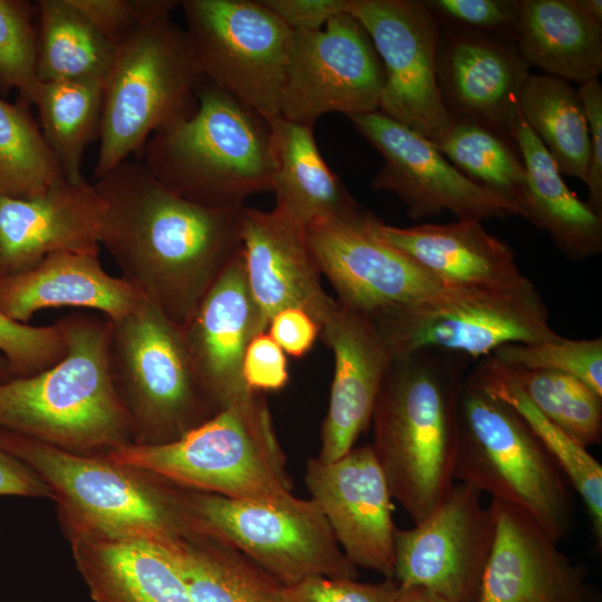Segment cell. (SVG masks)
Listing matches in <instances>:
<instances>
[{"label": "cell", "instance_id": "cell-1", "mask_svg": "<svg viewBox=\"0 0 602 602\" xmlns=\"http://www.w3.org/2000/svg\"><path fill=\"white\" fill-rule=\"evenodd\" d=\"M101 201L99 245L122 278L183 327L241 251V207H208L156 179L142 161L126 159L96 179Z\"/></svg>", "mask_w": 602, "mask_h": 602}, {"label": "cell", "instance_id": "cell-2", "mask_svg": "<svg viewBox=\"0 0 602 602\" xmlns=\"http://www.w3.org/2000/svg\"><path fill=\"white\" fill-rule=\"evenodd\" d=\"M458 370L421 350L392 357L370 424L392 498L421 523L454 486L459 441Z\"/></svg>", "mask_w": 602, "mask_h": 602}, {"label": "cell", "instance_id": "cell-3", "mask_svg": "<svg viewBox=\"0 0 602 602\" xmlns=\"http://www.w3.org/2000/svg\"><path fill=\"white\" fill-rule=\"evenodd\" d=\"M56 322L65 356L38 373L0 382V428L78 454L132 443L108 369L109 320L74 311Z\"/></svg>", "mask_w": 602, "mask_h": 602}, {"label": "cell", "instance_id": "cell-4", "mask_svg": "<svg viewBox=\"0 0 602 602\" xmlns=\"http://www.w3.org/2000/svg\"><path fill=\"white\" fill-rule=\"evenodd\" d=\"M105 456L188 491L262 502L293 496L284 453L260 392L236 398L175 440L132 441Z\"/></svg>", "mask_w": 602, "mask_h": 602}, {"label": "cell", "instance_id": "cell-5", "mask_svg": "<svg viewBox=\"0 0 602 602\" xmlns=\"http://www.w3.org/2000/svg\"><path fill=\"white\" fill-rule=\"evenodd\" d=\"M187 120L155 133L140 161L164 186L208 207L272 192L270 123L203 78Z\"/></svg>", "mask_w": 602, "mask_h": 602}, {"label": "cell", "instance_id": "cell-6", "mask_svg": "<svg viewBox=\"0 0 602 602\" xmlns=\"http://www.w3.org/2000/svg\"><path fill=\"white\" fill-rule=\"evenodd\" d=\"M202 80L187 32L171 14L148 21L120 43L103 81L94 177L130 155L142 157L152 135L191 118Z\"/></svg>", "mask_w": 602, "mask_h": 602}, {"label": "cell", "instance_id": "cell-7", "mask_svg": "<svg viewBox=\"0 0 602 602\" xmlns=\"http://www.w3.org/2000/svg\"><path fill=\"white\" fill-rule=\"evenodd\" d=\"M0 447L48 486L70 534L138 537L166 544L186 535L173 489L105 455L64 450L0 428Z\"/></svg>", "mask_w": 602, "mask_h": 602}, {"label": "cell", "instance_id": "cell-8", "mask_svg": "<svg viewBox=\"0 0 602 602\" xmlns=\"http://www.w3.org/2000/svg\"><path fill=\"white\" fill-rule=\"evenodd\" d=\"M108 369L132 425L133 443L175 440L220 410L208 396L182 328L143 300L109 320Z\"/></svg>", "mask_w": 602, "mask_h": 602}, {"label": "cell", "instance_id": "cell-9", "mask_svg": "<svg viewBox=\"0 0 602 602\" xmlns=\"http://www.w3.org/2000/svg\"><path fill=\"white\" fill-rule=\"evenodd\" d=\"M454 478L522 509L556 543L571 532L561 467L511 406L466 381Z\"/></svg>", "mask_w": 602, "mask_h": 602}, {"label": "cell", "instance_id": "cell-10", "mask_svg": "<svg viewBox=\"0 0 602 602\" xmlns=\"http://www.w3.org/2000/svg\"><path fill=\"white\" fill-rule=\"evenodd\" d=\"M173 496L186 534L236 550L283 586L318 575L358 577L311 498L262 502L195 491Z\"/></svg>", "mask_w": 602, "mask_h": 602}, {"label": "cell", "instance_id": "cell-11", "mask_svg": "<svg viewBox=\"0 0 602 602\" xmlns=\"http://www.w3.org/2000/svg\"><path fill=\"white\" fill-rule=\"evenodd\" d=\"M367 319L391 357L421 350L488 357L505 344L562 337L550 327L547 309L527 278L508 287H444Z\"/></svg>", "mask_w": 602, "mask_h": 602}, {"label": "cell", "instance_id": "cell-12", "mask_svg": "<svg viewBox=\"0 0 602 602\" xmlns=\"http://www.w3.org/2000/svg\"><path fill=\"white\" fill-rule=\"evenodd\" d=\"M179 6L202 77L268 122L281 116L292 31L261 0Z\"/></svg>", "mask_w": 602, "mask_h": 602}, {"label": "cell", "instance_id": "cell-13", "mask_svg": "<svg viewBox=\"0 0 602 602\" xmlns=\"http://www.w3.org/2000/svg\"><path fill=\"white\" fill-rule=\"evenodd\" d=\"M385 70L370 36L349 12L314 31H292L281 116L313 126L322 115L379 110Z\"/></svg>", "mask_w": 602, "mask_h": 602}, {"label": "cell", "instance_id": "cell-14", "mask_svg": "<svg viewBox=\"0 0 602 602\" xmlns=\"http://www.w3.org/2000/svg\"><path fill=\"white\" fill-rule=\"evenodd\" d=\"M385 70L379 111L431 143L449 126L438 87L440 25L418 0H348Z\"/></svg>", "mask_w": 602, "mask_h": 602}, {"label": "cell", "instance_id": "cell-15", "mask_svg": "<svg viewBox=\"0 0 602 602\" xmlns=\"http://www.w3.org/2000/svg\"><path fill=\"white\" fill-rule=\"evenodd\" d=\"M480 492L458 483L409 530L395 531V577L399 586H421L447 602H476L491 553L494 520Z\"/></svg>", "mask_w": 602, "mask_h": 602}, {"label": "cell", "instance_id": "cell-16", "mask_svg": "<svg viewBox=\"0 0 602 602\" xmlns=\"http://www.w3.org/2000/svg\"><path fill=\"white\" fill-rule=\"evenodd\" d=\"M348 118L383 158L371 188L397 195L412 220L444 211L478 222L521 215L515 203L469 181L430 140L381 111Z\"/></svg>", "mask_w": 602, "mask_h": 602}, {"label": "cell", "instance_id": "cell-17", "mask_svg": "<svg viewBox=\"0 0 602 602\" xmlns=\"http://www.w3.org/2000/svg\"><path fill=\"white\" fill-rule=\"evenodd\" d=\"M371 212L352 220H319L307 225L317 265L337 301L367 318L416 302L444 287L402 253L379 239Z\"/></svg>", "mask_w": 602, "mask_h": 602}, {"label": "cell", "instance_id": "cell-18", "mask_svg": "<svg viewBox=\"0 0 602 602\" xmlns=\"http://www.w3.org/2000/svg\"><path fill=\"white\" fill-rule=\"evenodd\" d=\"M304 480L347 559L394 579L392 496L371 445L330 463L309 459Z\"/></svg>", "mask_w": 602, "mask_h": 602}, {"label": "cell", "instance_id": "cell-19", "mask_svg": "<svg viewBox=\"0 0 602 602\" xmlns=\"http://www.w3.org/2000/svg\"><path fill=\"white\" fill-rule=\"evenodd\" d=\"M241 245L247 285L264 323L269 326L276 312L295 308L321 328L336 299L321 284L307 226L275 206L262 211L244 205Z\"/></svg>", "mask_w": 602, "mask_h": 602}, {"label": "cell", "instance_id": "cell-20", "mask_svg": "<svg viewBox=\"0 0 602 602\" xmlns=\"http://www.w3.org/2000/svg\"><path fill=\"white\" fill-rule=\"evenodd\" d=\"M528 76L530 65L511 39L452 29L440 35L437 80L453 118L476 120L512 138Z\"/></svg>", "mask_w": 602, "mask_h": 602}, {"label": "cell", "instance_id": "cell-21", "mask_svg": "<svg viewBox=\"0 0 602 602\" xmlns=\"http://www.w3.org/2000/svg\"><path fill=\"white\" fill-rule=\"evenodd\" d=\"M101 201L94 183L66 178L30 197L0 195V281L57 252L98 254Z\"/></svg>", "mask_w": 602, "mask_h": 602}, {"label": "cell", "instance_id": "cell-22", "mask_svg": "<svg viewBox=\"0 0 602 602\" xmlns=\"http://www.w3.org/2000/svg\"><path fill=\"white\" fill-rule=\"evenodd\" d=\"M494 537L476 602H586L582 569L525 512L492 499Z\"/></svg>", "mask_w": 602, "mask_h": 602}, {"label": "cell", "instance_id": "cell-23", "mask_svg": "<svg viewBox=\"0 0 602 602\" xmlns=\"http://www.w3.org/2000/svg\"><path fill=\"white\" fill-rule=\"evenodd\" d=\"M196 371L219 410L250 391L242 365L250 341L266 332L247 285L241 251L181 327Z\"/></svg>", "mask_w": 602, "mask_h": 602}, {"label": "cell", "instance_id": "cell-24", "mask_svg": "<svg viewBox=\"0 0 602 602\" xmlns=\"http://www.w3.org/2000/svg\"><path fill=\"white\" fill-rule=\"evenodd\" d=\"M320 336L332 350L334 372L317 458L330 463L350 452L370 425L392 357L371 322L337 299Z\"/></svg>", "mask_w": 602, "mask_h": 602}, {"label": "cell", "instance_id": "cell-25", "mask_svg": "<svg viewBox=\"0 0 602 602\" xmlns=\"http://www.w3.org/2000/svg\"><path fill=\"white\" fill-rule=\"evenodd\" d=\"M371 226L379 239L443 287H508L526 278L509 245L489 234L478 221L397 227L376 217Z\"/></svg>", "mask_w": 602, "mask_h": 602}, {"label": "cell", "instance_id": "cell-26", "mask_svg": "<svg viewBox=\"0 0 602 602\" xmlns=\"http://www.w3.org/2000/svg\"><path fill=\"white\" fill-rule=\"evenodd\" d=\"M143 300L122 276L104 270L98 254L52 253L32 269L0 281V310L21 323L40 310L58 307L93 309L116 320Z\"/></svg>", "mask_w": 602, "mask_h": 602}, {"label": "cell", "instance_id": "cell-27", "mask_svg": "<svg viewBox=\"0 0 602 602\" xmlns=\"http://www.w3.org/2000/svg\"><path fill=\"white\" fill-rule=\"evenodd\" d=\"M68 537L94 602H192L164 544L95 534Z\"/></svg>", "mask_w": 602, "mask_h": 602}, {"label": "cell", "instance_id": "cell-28", "mask_svg": "<svg viewBox=\"0 0 602 602\" xmlns=\"http://www.w3.org/2000/svg\"><path fill=\"white\" fill-rule=\"evenodd\" d=\"M512 138L525 167V185L517 201L521 216L546 231L569 259L598 255L602 251V215L566 186L554 159L521 110Z\"/></svg>", "mask_w": 602, "mask_h": 602}, {"label": "cell", "instance_id": "cell-29", "mask_svg": "<svg viewBox=\"0 0 602 602\" xmlns=\"http://www.w3.org/2000/svg\"><path fill=\"white\" fill-rule=\"evenodd\" d=\"M269 123L275 207L305 226L319 220H352L367 212L322 158L312 126L283 116Z\"/></svg>", "mask_w": 602, "mask_h": 602}, {"label": "cell", "instance_id": "cell-30", "mask_svg": "<svg viewBox=\"0 0 602 602\" xmlns=\"http://www.w3.org/2000/svg\"><path fill=\"white\" fill-rule=\"evenodd\" d=\"M515 43L531 66L579 85L602 71V22L575 0H518Z\"/></svg>", "mask_w": 602, "mask_h": 602}, {"label": "cell", "instance_id": "cell-31", "mask_svg": "<svg viewBox=\"0 0 602 602\" xmlns=\"http://www.w3.org/2000/svg\"><path fill=\"white\" fill-rule=\"evenodd\" d=\"M511 406L553 456L584 502L594 538L602 544V466L560 427L547 419L516 385L506 365L486 357L466 380Z\"/></svg>", "mask_w": 602, "mask_h": 602}, {"label": "cell", "instance_id": "cell-32", "mask_svg": "<svg viewBox=\"0 0 602 602\" xmlns=\"http://www.w3.org/2000/svg\"><path fill=\"white\" fill-rule=\"evenodd\" d=\"M164 545L192 602H280L283 585L232 547L193 534Z\"/></svg>", "mask_w": 602, "mask_h": 602}, {"label": "cell", "instance_id": "cell-33", "mask_svg": "<svg viewBox=\"0 0 602 602\" xmlns=\"http://www.w3.org/2000/svg\"><path fill=\"white\" fill-rule=\"evenodd\" d=\"M36 6L39 80H104L117 47L71 0H40Z\"/></svg>", "mask_w": 602, "mask_h": 602}, {"label": "cell", "instance_id": "cell-34", "mask_svg": "<svg viewBox=\"0 0 602 602\" xmlns=\"http://www.w3.org/2000/svg\"><path fill=\"white\" fill-rule=\"evenodd\" d=\"M520 110L543 143L561 175L586 178L590 138L577 89L547 74H530L520 93Z\"/></svg>", "mask_w": 602, "mask_h": 602}, {"label": "cell", "instance_id": "cell-35", "mask_svg": "<svg viewBox=\"0 0 602 602\" xmlns=\"http://www.w3.org/2000/svg\"><path fill=\"white\" fill-rule=\"evenodd\" d=\"M103 79L40 81L33 101L38 125L64 177L81 175L84 153L99 139L103 114Z\"/></svg>", "mask_w": 602, "mask_h": 602}, {"label": "cell", "instance_id": "cell-36", "mask_svg": "<svg viewBox=\"0 0 602 602\" xmlns=\"http://www.w3.org/2000/svg\"><path fill=\"white\" fill-rule=\"evenodd\" d=\"M433 144L469 181L517 205L525 167L511 137L473 119L453 118Z\"/></svg>", "mask_w": 602, "mask_h": 602}, {"label": "cell", "instance_id": "cell-37", "mask_svg": "<svg viewBox=\"0 0 602 602\" xmlns=\"http://www.w3.org/2000/svg\"><path fill=\"white\" fill-rule=\"evenodd\" d=\"M64 178L30 106L0 97V195L30 197Z\"/></svg>", "mask_w": 602, "mask_h": 602}, {"label": "cell", "instance_id": "cell-38", "mask_svg": "<svg viewBox=\"0 0 602 602\" xmlns=\"http://www.w3.org/2000/svg\"><path fill=\"white\" fill-rule=\"evenodd\" d=\"M506 367L528 400L571 438L585 448L601 443V395L564 372Z\"/></svg>", "mask_w": 602, "mask_h": 602}, {"label": "cell", "instance_id": "cell-39", "mask_svg": "<svg viewBox=\"0 0 602 602\" xmlns=\"http://www.w3.org/2000/svg\"><path fill=\"white\" fill-rule=\"evenodd\" d=\"M36 18V3L0 0V94L16 89L18 100L30 107L40 85Z\"/></svg>", "mask_w": 602, "mask_h": 602}, {"label": "cell", "instance_id": "cell-40", "mask_svg": "<svg viewBox=\"0 0 602 602\" xmlns=\"http://www.w3.org/2000/svg\"><path fill=\"white\" fill-rule=\"evenodd\" d=\"M494 359L525 369H546L574 376L602 396V338L559 340L497 348Z\"/></svg>", "mask_w": 602, "mask_h": 602}, {"label": "cell", "instance_id": "cell-41", "mask_svg": "<svg viewBox=\"0 0 602 602\" xmlns=\"http://www.w3.org/2000/svg\"><path fill=\"white\" fill-rule=\"evenodd\" d=\"M60 326H30L12 320L0 310V353L13 377H28L57 363L66 353Z\"/></svg>", "mask_w": 602, "mask_h": 602}, {"label": "cell", "instance_id": "cell-42", "mask_svg": "<svg viewBox=\"0 0 602 602\" xmlns=\"http://www.w3.org/2000/svg\"><path fill=\"white\" fill-rule=\"evenodd\" d=\"M447 29L502 37L515 41L517 1L429 0L424 1Z\"/></svg>", "mask_w": 602, "mask_h": 602}, {"label": "cell", "instance_id": "cell-43", "mask_svg": "<svg viewBox=\"0 0 602 602\" xmlns=\"http://www.w3.org/2000/svg\"><path fill=\"white\" fill-rule=\"evenodd\" d=\"M116 47L148 21L171 14L174 0H71Z\"/></svg>", "mask_w": 602, "mask_h": 602}, {"label": "cell", "instance_id": "cell-44", "mask_svg": "<svg viewBox=\"0 0 602 602\" xmlns=\"http://www.w3.org/2000/svg\"><path fill=\"white\" fill-rule=\"evenodd\" d=\"M398 583L385 579L379 583L330 576H310L282 586L280 602H395Z\"/></svg>", "mask_w": 602, "mask_h": 602}, {"label": "cell", "instance_id": "cell-45", "mask_svg": "<svg viewBox=\"0 0 602 602\" xmlns=\"http://www.w3.org/2000/svg\"><path fill=\"white\" fill-rule=\"evenodd\" d=\"M242 376L245 386L253 392L280 390L287 385L289 372L285 353L268 332L250 341L243 358Z\"/></svg>", "mask_w": 602, "mask_h": 602}, {"label": "cell", "instance_id": "cell-46", "mask_svg": "<svg viewBox=\"0 0 602 602\" xmlns=\"http://www.w3.org/2000/svg\"><path fill=\"white\" fill-rule=\"evenodd\" d=\"M590 138V161L584 181L589 205L602 215V86L598 79L579 85Z\"/></svg>", "mask_w": 602, "mask_h": 602}, {"label": "cell", "instance_id": "cell-47", "mask_svg": "<svg viewBox=\"0 0 602 602\" xmlns=\"http://www.w3.org/2000/svg\"><path fill=\"white\" fill-rule=\"evenodd\" d=\"M291 31H314L347 12L348 0H261Z\"/></svg>", "mask_w": 602, "mask_h": 602}, {"label": "cell", "instance_id": "cell-48", "mask_svg": "<svg viewBox=\"0 0 602 602\" xmlns=\"http://www.w3.org/2000/svg\"><path fill=\"white\" fill-rule=\"evenodd\" d=\"M321 328L305 311L288 308L276 312L269 321L268 334L292 357L304 356L313 346Z\"/></svg>", "mask_w": 602, "mask_h": 602}, {"label": "cell", "instance_id": "cell-49", "mask_svg": "<svg viewBox=\"0 0 602 602\" xmlns=\"http://www.w3.org/2000/svg\"><path fill=\"white\" fill-rule=\"evenodd\" d=\"M0 496L52 498L50 489L40 477L1 447Z\"/></svg>", "mask_w": 602, "mask_h": 602}, {"label": "cell", "instance_id": "cell-50", "mask_svg": "<svg viewBox=\"0 0 602 602\" xmlns=\"http://www.w3.org/2000/svg\"><path fill=\"white\" fill-rule=\"evenodd\" d=\"M395 602H447L433 591L421 586H399Z\"/></svg>", "mask_w": 602, "mask_h": 602}, {"label": "cell", "instance_id": "cell-51", "mask_svg": "<svg viewBox=\"0 0 602 602\" xmlns=\"http://www.w3.org/2000/svg\"><path fill=\"white\" fill-rule=\"evenodd\" d=\"M577 6L590 17L602 22V1L601 0H575Z\"/></svg>", "mask_w": 602, "mask_h": 602}, {"label": "cell", "instance_id": "cell-52", "mask_svg": "<svg viewBox=\"0 0 602 602\" xmlns=\"http://www.w3.org/2000/svg\"><path fill=\"white\" fill-rule=\"evenodd\" d=\"M13 378L8 360L0 353V382Z\"/></svg>", "mask_w": 602, "mask_h": 602}]
</instances>
